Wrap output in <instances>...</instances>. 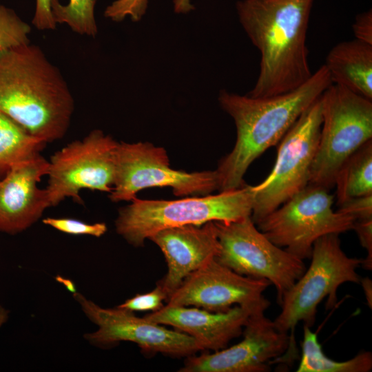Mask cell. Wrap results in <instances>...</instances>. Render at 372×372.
I'll return each mask as SVG.
<instances>
[{
    "mask_svg": "<svg viewBox=\"0 0 372 372\" xmlns=\"http://www.w3.org/2000/svg\"><path fill=\"white\" fill-rule=\"evenodd\" d=\"M314 0H240L239 21L260 53V72L247 94L267 97L300 86L312 75L306 45Z\"/></svg>",
    "mask_w": 372,
    "mask_h": 372,
    "instance_id": "1",
    "label": "cell"
},
{
    "mask_svg": "<svg viewBox=\"0 0 372 372\" xmlns=\"http://www.w3.org/2000/svg\"><path fill=\"white\" fill-rule=\"evenodd\" d=\"M332 84L322 65L298 87L267 97H251L221 90L218 101L234 119L236 140L233 149L216 169L219 192L245 185L244 176L250 165L269 147L278 143L303 112Z\"/></svg>",
    "mask_w": 372,
    "mask_h": 372,
    "instance_id": "2",
    "label": "cell"
},
{
    "mask_svg": "<svg viewBox=\"0 0 372 372\" xmlns=\"http://www.w3.org/2000/svg\"><path fill=\"white\" fill-rule=\"evenodd\" d=\"M74 111L66 81L39 46L0 54V112L47 143L64 137Z\"/></svg>",
    "mask_w": 372,
    "mask_h": 372,
    "instance_id": "3",
    "label": "cell"
},
{
    "mask_svg": "<svg viewBox=\"0 0 372 372\" xmlns=\"http://www.w3.org/2000/svg\"><path fill=\"white\" fill-rule=\"evenodd\" d=\"M311 264L300 278L283 296L281 311L273 321L276 327L289 334L290 343L287 352L277 362L287 365L297 357L295 327L302 322L311 327L316 322L317 307L327 297L326 309L338 302V289L345 282L359 284L361 277L356 269L362 260L349 257L342 249L339 234H330L313 244Z\"/></svg>",
    "mask_w": 372,
    "mask_h": 372,
    "instance_id": "4",
    "label": "cell"
},
{
    "mask_svg": "<svg viewBox=\"0 0 372 372\" xmlns=\"http://www.w3.org/2000/svg\"><path fill=\"white\" fill-rule=\"evenodd\" d=\"M253 193L250 185L215 195L178 200H141L137 198L119 209L116 232L128 243L141 247L156 232L187 225L211 221L232 222L251 216Z\"/></svg>",
    "mask_w": 372,
    "mask_h": 372,
    "instance_id": "5",
    "label": "cell"
},
{
    "mask_svg": "<svg viewBox=\"0 0 372 372\" xmlns=\"http://www.w3.org/2000/svg\"><path fill=\"white\" fill-rule=\"evenodd\" d=\"M320 101L322 126L309 184L329 190L343 163L372 139V100L332 83Z\"/></svg>",
    "mask_w": 372,
    "mask_h": 372,
    "instance_id": "6",
    "label": "cell"
},
{
    "mask_svg": "<svg viewBox=\"0 0 372 372\" xmlns=\"http://www.w3.org/2000/svg\"><path fill=\"white\" fill-rule=\"evenodd\" d=\"M333 204L329 189L309 184L256 225L273 244L303 260L320 237L353 229L354 218L334 211Z\"/></svg>",
    "mask_w": 372,
    "mask_h": 372,
    "instance_id": "7",
    "label": "cell"
},
{
    "mask_svg": "<svg viewBox=\"0 0 372 372\" xmlns=\"http://www.w3.org/2000/svg\"><path fill=\"white\" fill-rule=\"evenodd\" d=\"M322 126L320 96L309 106L280 141L274 166L267 178L250 185L255 224L309 184Z\"/></svg>",
    "mask_w": 372,
    "mask_h": 372,
    "instance_id": "8",
    "label": "cell"
},
{
    "mask_svg": "<svg viewBox=\"0 0 372 372\" xmlns=\"http://www.w3.org/2000/svg\"><path fill=\"white\" fill-rule=\"evenodd\" d=\"M214 223L220 244L215 259L240 275L269 281L276 289L280 304L304 272L303 260L269 240L251 216Z\"/></svg>",
    "mask_w": 372,
    "mask_h": 372,
    "instance_id": "9",
    "label": "cell"
},
{
    "mask_svg": "<svg viewBox=\"0 0 372 372\" xmlns=\"http://www.w3.org/2000/svg\"><path fill=\"white\" fill-rule=\"evenodd\" d=\"M170 187L176 196H205L218 189L216 170L186 172L170 167L165 149L148 142H118L116 172L109 198L132 201L142 189Z\"/></svg>",
    "mask_w": 372,
    "mask_h": 372,
    "instance_id": "10",
    "label": "cell"
},
{
    "mask_svg": "<svg viewBox=\"0 0 372 372\" xmlns=\"http://www.w3.org/2000/svg\"><path fill=\"white\" fill-rule=\"evenodd\" d=\"M118 142L100 130L68 143L49 161L45 190L50 207L66 198L83 204L81 189L111 192L116 172Z\"/></svg>",
    "mask_w": 372,
    "mask_h": 372,
    "instance_id": "11",
    "label": "cell"
},
{
    "mask_svg": "<svg viewBox=\"0 0 372 372\" xmlns=\"http://www.w3.org/2000/svg\"><path fill=\"white\" fill-rule=\"evenodd\" d=\"M85 316L98 329L84 338L99 347H112L122 341L138 344L144 353H161L175 357H188L200 351L196 340L176 329L139 318L134 312L116 308H103L82 294L74 292Z\"/></svg>",
    "mask_w": 372,
    "mask_h": 372,
    "instance_id": "12",
    "label": "cell"
},
{
    "mask_svg": "<svg viewBox=\"0 0 372 372\" xmlns=\"http://www.w3.org/2000/svg\"><path fill=\"white\" fill-rule=\"evenodd\" d=\"M260 307L249 316L242 332V340L213 353L186 357L180 372H266L269 364L288 350V333L279 331Z\"/></svg>",
    "mask_w": 372,
    "mask_h": 372,
    "instance_id": "13",
    "label": "cell"
},
{
    "mask_svg": "<svg viewBox=\"0 0 372 372\" xmlns=\"http://www.w3.org/2000/svg\"><path fill=\"white\" fill-rule=\"evenodd\" d=\"M270 285L266 279L240 275L213 258L187 276L166 304L225 312L235 305L267 302L263 292Z\"/></svg>",
    "mask_w": 372,
    "mask_h": 372,
    "instance_id": "14",
    "label": "cell"
},
{
    "mask_svg": "<svg viewBox=\"0 0 372 372\" xmlns=\"http://www.w3.org/2000/svg\"><path fill=\"white\" fill-rule=\"evenodd\" d=\"M270 302L256 305H235L225 312H211L198 307L165 304L144 317L162 325H169L192 337L200 351H216L242 335L250 314L256 309L268 308Z\"/></svg>",
    "mask_w": 372,
    "mask_h": 372,
    "instance_id": "15",
    "label": "cell"
},
{
    "mask_svg": "<svg viewBox=\"0 0 372 372\" xmlns=\"http://www.w3.org/2000/svg\"><path fill=\"white\" fill-rule=\"evenodd\" d=\"M49 161L39 155L13 166L0 180V231L16 234L35 223L50 207L38 183L48 175Z\"/></svg>",
    "mask_w": 372,
    "mask_h": 372,
    "instance_id": "16",
    "label": "cell"
},
{
    "mask_svg": "<svg viewBox=\"0 0 372 372\" xmlns=\"http://www.w3.org/2000/svg\"><path fill=\"white\" fill-rule=\"evenodd\" d=\"M149 240L165 256L167 271L157 283L165 290L168 298L187 276L215 258L220 249L214 221L164 229Z\"/></svg>",
    "mask_w": 372,
    "mask_h": 372,
    "instance_id": "17",
    "label": "cell"
},
{
    "mask_svg": "<svg viewBox=\"0 0 372 372\" xmlns=\"http://www.w3.org/2000/svg\"><path fill=\"white\" fill-rule=\"evenodd\" d=\"M324 65L332 83L372 100V45L355 39L340 42Z\"/></svg>",
    "mask_w": 372,
    "mask_h": 372,
    "instance_id": "18",
    "label": "cell"
},
{
    "mask_svg": "<svg viewBox=\"0 0 372 372\" xmlns=\"http://www.w3.org/2000/svg\"><path fill=\"white\" fill-rule=\"evenodd\" d=\"M334 186L338 206L351 198L372 194V139L343 163Z\"/></svg>",
    "mask_w": 372,
    "mask_h": 372,
    "instance_id": "19",
    "label": "cell"
},
{
    "mask_svg": "<svg viewBox=\"0 0 372 372\" xmlns=\"http://www.w3.org/2000/svg\"><path fill=\"white\" fill-rule=\"evenodd\" d=\"M372 369V353L362 351L353 358L338 362L328 358L322 349L316 333L303 326L302 355L298 372H369Z\"/></svg>",
    "mask_w": 372,
    "mask_h": 372,
    "instance_id": "20",
    "label": "cell"
},
{
    "mask_svg": "<svg viewBox=\"0 0 372 372\" xmlns=\"http://www.w3.org/2000/svg\"><path fill=\"white\" fill-rule=\"evenodd\" d=\"M46 143L0 112V176L39 155Z\"/></svg>",
    "mask_w": 372,
    "mask_h": 372,
    "instance_id": "21",
    "label": "cell"
},
{
    "mask_svg": "<svg viewBox=\"0 0 372 372\" xmlns=\"http://www.w3.org/2000/svg\"><path fill=\"white\" fill-rule=\"evenodd\" d=\"M95 4L96 0H69L66 5L52 0L51 10L56 24L65 23L74 32L94 37L98 32Z\"/></svg>",
    "mask_w": 372,
    "mask_h": 372,
    "instance_id": "22",
    "label": "cell"
},
{
    "mask_svg": "<svg viewBox=\"0 0 372 372\" xmlns=\"http://www.w3.org/2000/svg\"><path fill=\"white\" fill-rule=\"evenodd\" d=\"M30 25L10 8L0 3V54L30 43Z\"/></svg>",
    "mask_w": 372,
    "mask_h": 372,
    "instance_id": "23",
    "label": "cell"
},
{
    "mask_svg": "<svg viewBox=\"0 0 372 372\" xmlns=\"http://www.w3.org/2000/svg\"><path fill=\"white\" fill-rule=\"evenodd\" d=\"M43 223L55 229L72 235H89L101 237L107 231V225L104 223L90 224L79 220L70 218L48 217L42 220Z\"/></svg>",
    "mask_w": 372,
    "mask_h": 372,
    "instance_id": "24",
    "label": "cell"
},
{
    "mask_svg": "<svg viewBox=\"0 0 372 372\" xmlns=\"http://www.w3.org/2000/svg\"><path fill=\"white\" fill-rule=\"evenodd\" d=\"M167 298L168 295L165 290L157 283L153 290L145 293H138L117 307L132 312H154L165 305L164 301L166 302Z\"/></svg>",
    "mask_w": 372,
    "mask_h": 372,
    "instance_id": "25",
    "label": "cell"
},
{
    "mask_svg": "<svg viewBox=\"0 0 372 372\" xmlns=\"http://www.w3.org/2000/svg\"><path fill=\"white\" fill-rule=\"evenodd\" d=\"M147 5L148 0H116L107 7L105 16L115 21L127 17L138 21L145 13Z\"/></svg>",
    "mask_w": 372,
    "mask_h": 372,
    "instance_id": "26",
    "label": "cell"
},
{
    "mask_svg": "<svg viewBox=\"0 0 372 372\" xmlns=\"http://www.w3.org/2000/svg\"><path fill=\"white\" fill-rule=\"evenodd\" d=\"M338 211L349 214L355 220L372 219V194L351 198L339 205Z\"/></svg>",
    "mask_w": 372,
    "mask_h": 372,
    "instance_id": "27",
    "label": "cell"
},
{
    "mask_svg": "<svg viewBox=\"0 0 372 372\" xmlns=\"http://www.w3.org/2000/svg\"><path fill=\"white\" fill-rule=\"evenodd\" d=\"M354 230L358 237L360 244L366 249L367 256L362 260L361 266L366 270L372 269V219L366 220H355L353 225Z\"/></svg>",
    "mask_w": 372,
    "mask_h": 372,
    "instance_id": "28",
    "label": "cell"
},
{
    "mask_svg": "<svg viewBox=\"0 0 372 372\" xmlns=\"http://www.w3.org/2000/svg\"><path fill=\"white\" fill-rule=\"evenodd\" d=\"M52 0H36L32 23L39 30H53L56 28L52 10Z\"/></svg>",
    "mask_w": 372,
    "mask_h": 372,
    "instance_id": "29",
    "label": "cell"
},
{
    "mask_svg": "<svg viewBox=\"0 0 372 372\" xmlns=\"http://www.w3.org/2000/svg\"><path fill=\"white\" fill-rule=\"evenodd\" d=\"M352 29L355 39L372 45L371 9L356 16Z\"/></svg>",
    "mask_w": 372,
    "mask_h": 372,
    "instance_id": "30",
    "label": "cell"
},
{
    "mask_svg": "<svg viewBox=\"0 0 372 372\" xmlns=\"http://www.w3.org/2000/svg\"><path fill=\"white\" fill-rule=\"evenodd\" d=\"M366 297V302L370 309L372 308V281L369 278H362L360 282Z\"/></svg>",
    "mask_w": 372,
    "mask_h": 372,
    "instance_id": "31",
    "label": "cell"
},
{
    "mask_svg": "<svg viewBox=\"0 0 372 372\" xmlns=\"http://www.w3.org/2000/svg\"><path fill=\"white\" fill-rule=\"evenodd\" d=\"M174 8L176 13L185 14L194 9L190 0H174Z\"/></svg>",
    "mask_w": 372,
    "mask_h": 372,
    "instance_id": "32",
    "label": "cell"
},
{
    "mask_svg": "<svg viewBox=\"0 0 372 372\" xmlns=\"http://www.w3.org/2000/svg\"><path fill=\"white\" fill-rule=\"evenodd\" d=\"M8 310L0 305V327L8 320Z\"/></svg>",
    "mask_w": 372,
    "mask_h": 372,
    "instance_id": "33",
    "label": "cell"
}]
</instances>
